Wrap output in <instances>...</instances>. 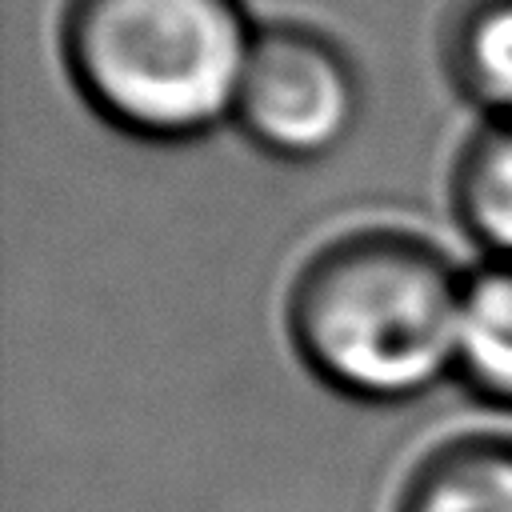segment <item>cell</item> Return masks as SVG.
<instances>
[{
    "mask_svg": "<svg viewBox=\"0 0 512 512\" xmlns=\"http://www.w3.org/2000/svg\"><path fill=\"white\" fill-rule=\"evenodd\" d=\"M396 512H512V436L444 440L412 468Z\"/></svg>",
    "mask_w": 512,
    "mask_h": 512,
    "instance_id": "cell-4",
    "label": "cell"
},
{
    "mask_svg": "<svg viewBox=\"0 0 512 512\" xmlns=\"http://www.w3.org/2000/svg\"><path fill=\"white\" fill-rule=\"evenodd\" d=\"M448 72L488 120L512 116V0H468L448 32Z\"/></svg>",
    "mask_w": 512,
    "mask_h": 512,
    "instance_id": "cell-7",
    "label": "cell"
},
{
    "mask_svg": "<svg viewBox=\"0 0 512 512\" xmlns=\"http://www.w3.org/2000/svg\"><path fill=\"white\" fill-rule=\"evenodd\" d=\"M256 32L244 0H64L60 52L104 124L188 144L232 124Z\"/></svg>",
    "mask_w": 512,
    "mask_h": 512,
    "instance_id": "cell-2",
    "label": "cell"
},
{
    "mask_svg": "<svg viewBox=\"0 0 512 512\" xmlns=\"http://www.w3.org/2000/svg\"><path fill=\"white\" fill-rule=\"evenodd\" d=\"M360 76L348 52L308 24H260L232 124L260 152L288 164L332 156L360 120Z\"/></svg>",
    "mask_w": 512,
    "mask_h": 512,
    "instance_id": "cell-3",
    "label": "cell"
},
{
    "mask_svg": "<svg viewBox=\"0 0 512 512\" xmlns=\"http://www.w3.org/2000/svg\"><path fill=\"white\" fill-rule=\"evenodd\" d=\"M456 380L484 404L512 412V260H484L464 276Z\"/></svg>",
    "mask_w": 512,
    "mask_h": 512,
    "instance_id": "cell-5",
    "label": "cell"
},
{
    "mask_svg": "<svg viewBox=\"0 0 512 512\" xmlns=\"http://www.w3.org/2000/svg\"><path fill=\"white\" fill-rule=\"evenodd\" d=\"M464 276L416 232H344L312 252L288 288L292 348L348 400H420L456 376Z\"/></svg>",
    "mask_w": 512,
    "mask_h": 512,
    "instance_id": "cell-1",
    "label": "cell"
},
{
    "mask_svg": "<svg viewBox=\"0 0 512 512\" xmlns=\"http://www.w3.org/2000/svg\"><path fill=\"white\" fill-rule=\"evenodd\" d=\"M456 216L488 260H512V116L484 120L456 164Z\"/></svg>",
    "mask_w": 512,
    "mask_h": 512,
    "instance_id": "cell-6",
    "label": "cell"
}]
</instances>
